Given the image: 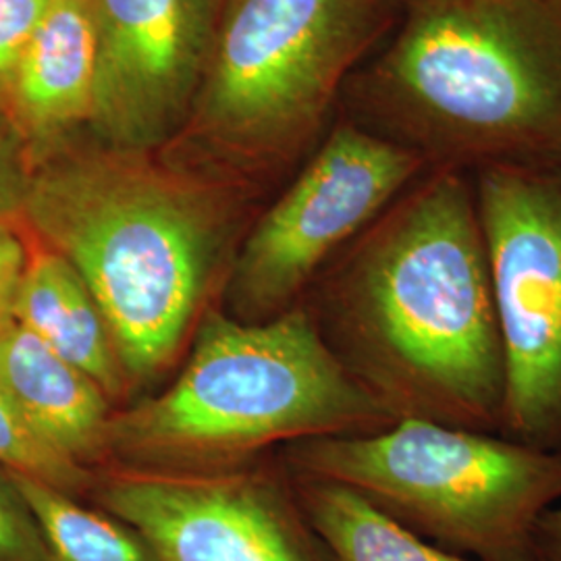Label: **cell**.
<instances>
[{
    "mask_svg": "<svg viewBox=\"0 0 561 561\" xmlns=\"http://www.w3.org/2000/svg\"><path fill=\"white\" fill-rule=\"evenodd\" d=\"M23 219L88 285L134 381L180 352L231 231L219 187L113 146L34 164Z\"/></svg>",
    "mask_w": 561,
    "mask_h": 561,
    "instance_id": "cell-2",
    "label": "cell"
},
{
    "mask_svg": "<svg viewBox=\"0 0 561 561\" xmlns=\"http://www.w3.org/2000/svg\"><path fill=\"white\" fill-rule=\"evenodd\" d=\"M96 500L159 561H333L304 514L256 479L131 470L104 479Z\"/></svg>",
    "mask_w": 561,
    "mask_h": 561,
    "instance_id": "cell-9",
    "label": "cell"
},
{
    "mask_svg": "<svg viewBox=\"0 0 561 561\" xmlns=\"http://www.w3.org/2000/svg\"><path fill=\"white\" fill-rule=\"evenodd\" d=\"M398 141L343 123L241 245L231 294L248 317L285 312L341 245L356 240L426 171Z\"/></svg>",
    "mask_w": 561,
    "mask_h": 561,
    "instance_id": "cell-8",
    "label": "cell"
},
{
    "mask_svg": "<svg viewBox=\"0 0 561 561\" xmlns=\"http://www.w3.org/2000/svg\"><path fill=\"white\" fill-rule=\"evenodd\" d=\"M4 474L36 522L50 561H159L134 528L104 510H90L44 482Z\"/></svg>",
    "mask_w": 561,
    "mask_h": 561,
    "instance_id": "cell-15",
    "label": "cell"
},
{
    "mask_svg": "<svg viewBox=\"0 0 561 561\" xmlns=\"http://www.w3.org/2000/svg\"><path fill=\"white\" fill-rule=\"evenodd\" d=\"M294 458L468 560L537 561L539 522L561 503V449L439 422L306 439Z\"/></svg>",
    "mask_w": 561,
    "mask_h": 561,
    "instance_id": "cell-5",
    "label": "cell"
},
{
    "mask_svg": "<svg viewBox=\"0 0 561 561\" xmlns=\"http://www.w3.org/2000/svg\"><path fill=\"white\" fill-rule=\"evenodd\" d=\"M329 283L345 368L400 419L502 433L505 366L472 173L426 169Z\"/></svg>",
    "mask_w": 561,
    "mask_h": 561,
    "instance_id": "cell-1",
    "label": "cell"
},
{
    "mask_svg": "<svg viewBox=\"0 0 561 561\" xmlns=\"http://www.w3.org/2000/svg\"><path fill=\"white\" fill-rule=\"evenodd\" d=\"M13 321L80 368L106 396L123 391L127 377L101 308L78 271L55 250L42 245L30 252Z\"/></svg>",
    "mask_w": 561,
    "mask_h": 561,
    "instance_id": "cell-13",
    "label": "cell"
},
{
    "mask_svg": "<svg viewBox=\"0 0 561 561\" xmlns=\"http://www.w3.org/2000/svg\"><path fill=\"white\" fill-rule=\"evenodd\" d=\"M495 296L502 435L561 449V162L472 173Z\"/></svg>",
    "mask_w": 561,
    "mask_h": 561,
    "instance_id": "cell-7",
    "label": "cell"
},
{
    "mask_svg": "<svg viewBox=\"0 0 561 561\" xmlns=\"http://www.w3.org/2000/svg\"><path fill=\"white\" fill-rule=\"evenodd\" d=\"M360 99L428 169L561 162V0H401Z\"/></svg>",
    "mask_w": 561,
    "mask_h": 561,
    "instance_id": "cell-3",
    "label": "cell"
},
{
    "mask_svg": "<svg viewBox=\"0 0 561 561\" xmlns=\"http://www.w3.org/2000/svg\"><path fill=\"white\" fill-rule=\"evenodd\" d=\"M50 0H0V92L9 94L27 44L48 11Z\"/></svg>",
    "mask_w": 561,
    "mask_h": 561,
    "instance_id": "cell-18",
    "label": "cell"
},
{
    "mask_svg": "<svg viewBox=\"0 0 561 561\" xmlns=\"http://www.w3.org/2000/svg\"><path fill=\"white\" fill-rule=\"evenodd\" d=\"M535 547L537 561H561V503L542 516Z\"/></svg>",
    "mask_w": 561,
    "mask_h": 561,
    "instance_id": "cell-21",
    "label": "cell"
},
{
    "mask_svg": "<svg viewBox=\"0 0 561 561\" xmlns=\"http://www.w3.org/2000/svg\"><path fill=\"white\" fill-rule=\"evenodd\" d=\"M393 422L308 308L262 322L213 312L178 381L111 419L106 449L152 466H208L283 439L368 433Z\"/></svg>",
    "mask_w": 561,
    "mask_h": 561,
    "instance_id": "cell-4",
    "label": "cell"
},
{
    "mask_svg": "<svg viewBox=\"0 0 561 561\" xmlns=\"http://www.w3.org/2000/svg\"><path fill=\"white\" fill-rule=\"evenodd\" d=\"M106 146L148 152L187 123L221 15L219 0H90Z\"/></svg>",
    "mask_w": 561,
    "mask_h": 561,
    "instance_id": "cell-10",
    "label": "cell"
},
{
    "mask_svg": "<svg viewBox=\"0 0 561 561\" xmlns=\"http://www.w3.org/2000/svg\"><path fill=\"white\" fill-rule=\"evenodd\" d=\"M387 9L389 0H231L187 127L229 159L294 154L321 127Z\"/></svg>",
    "mask_w": 561,
    "mask_h": 561,
    "instance_id": "cell-6",
    "label": "cell"
},
{
    "mask_svg": "<svg viewBox=\"0 0 561 561\" xmlns=\"http://www.w3.org/2000/svg\"><path fill=\"white\" fill-rule=\"evenodd\" d=\"M27 256L30 250L20 233L11 227V222L0 221V331L13 319V304Z\"/></svg>",
    "mask_w": 561,
    "mask_h": 561,
    "instance_id": "cell-20",
    "label": "cell"
},
{
    "mask_svg": "<svg viewBox=\"0 0 561 561\" xmlns=\"http://www.w3.org/2000/svg\"><path fill=\"white\" fill-rule=\"evenodd\" d=\"M32 164L25 148L7 134H0V221L23 219Z\"/></svg>",
    "mask_w": 561,
    "mask_h": 561,
    "instance_id": "cell-19",
    "label": "cell"
},
{
    "mask_svg": "<svg viewBox=\"0 0 561 561\" xmlns=\"http://www.w3.org/2000/svg\"><path fill=\"white\" fill-rule=\"evenodd\" d=\"M96 57L90 0H50L9 88L15 125L36 161L92 119Z\"/></svg>",
    "mask_w": 561,
    "mask_h": 561,
    "instance_id": "cell-11",
    "label": "cell"
},
{
    "mask_svg": "<svg viewBox=\"0 0 561 561\" xmlns=\"http://www.w3.org/2000/svg\"><path fill=\"white\" fill-rule=\"evenodd\" d=\"M0 561H50L36 522L4 472H0Z\"/></svg>",
    "mask_w": 561,
    "mask_h": 561,
    "instance_id": "cell-17",
    "label": "cell"
},
{
    "mask_svg": "<svg viewBox=\"0 0 561 561\" xmlns=\"http://www.w3.org/2000/svg\"><path fill=\"white\" fill-rule=\"evenodd\" d=\"M0 466L4 472H15L21 477L44 482L71 497L90 484V474L81 468L80 461L71 460L57 447L44 442L2 391Z\"/></svg>",
    "mask_w": 561,
    "mask_h": 561,
    "instance_id": "cell-16",
    "label": "cell"
},
{
    "mask_svg": "<svg viewBox=\"0 0 561 561\" xmlns=\"http://www.w3.org/2000/svg\"><path fill=\"white\" fill-rule=\"evenodd\" d=\"M300 507L333 561H474L422 539L341 482L304 474Z\"/></svg>",
    "mask_w": 561,
    "mask_h": 561,
    "instance_id": "cell-14",
    "label": "cell"
},
{
    "mask_svg": "<svg viewBox=\"0 0 561 561\" xmlns=\"http://www.w3.org/2000/svg\"><path fill=\"white\" fill-rule=\"evenodd\" d=\"M0 391L71 460H94L106 449L108 396L13 319L0 331Z\"/></svg>",
    "mask_w": 561,
    "mask_h": 561,
    "instance_id": "cell-12",
    "label": "cell"
}]
</instances>
